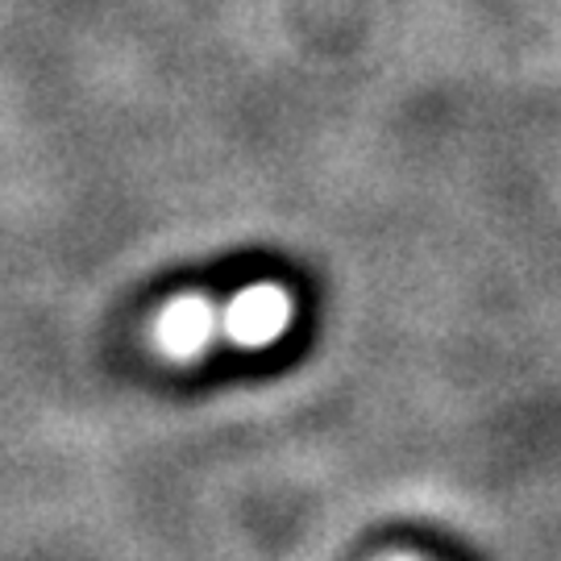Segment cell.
I'll list each match as a JSON object with an SVG mask.
<instances>
[{"instance_id":"1","label":"cell","mask_w":561,"mask_h":561,"mask_svg":"<svg viewBox=\"0 0 561 561\" xmlns=\"http://www.w3.org/2000/svg\"><path fill=\"white\" fill-rule=\"evenodd\" d=\"M291 317H296V304L279 283H254L221 308L217 333L241 350H262L291 329Z\"/></svg>"},{"instance_id":"2","label":"cell","mask_w":561,"mask_h":561,"mask_svg":"<svg viewBox=\"0 0 561 561\" xmlns=\"http://www.w3.org/2000/svg\"><path fill=\"white\" fill-rule=\"evenodd\" d=\"M217 317H221V308L208 296H180L159 312L154 345L171 362H196L217 341Z\"/></svg>"},{"instance_id":"3","label":"cell","mask_w":561,"mask_h":561,"mask_svg":"<svg viewBox=\"0 0 561 561\" xmlns=\"http://www.w3.org/2000/svg\"><path fill=\"white\" fill-rule=\"evenodd\" d=\"M391 561H412V558H391Z\"/></svg>"}]
</instances>
